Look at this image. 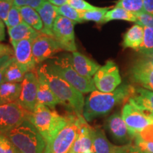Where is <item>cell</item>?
<instances>
[{"label": "cell", "mask_w": 153, "mask_h": 153, "mask_svg": "<svg viewBox=\"0 0 153 153\" xmlns=\"http://www.w3.org/2000/svg\"><path fill=\"white\" fill-rule=\"evenodd\" d=\"M135 91V87L126 84L120 85L112 92L94 91L86 99L82 115L87 122L105 116L118 104L123 101L128 100Z\"/></svg>", "instance_id": "6da1fadb"}, {"label": "cell", "mask_w": 153, "mask_h": 153, "mask_svg": "<svg viewBox=\"0 0 153 153\" xmlns=\"http://www.w3.org/2000/svg\"><path fill=\"white\" fill-rule=\"evenodd\" d=\"M36 73L47 82L61 104L68 107L76 115L83 114L85 102L83 94L55 73L48 63L40 66L36 70Z\"/></svg>", "instance_id": "7a4b0ae2"}, {"label": "cell", "mask_w": 153, "mask_h": 153, "mask_svg": "<svg viewBox=\"0 0 153 153\" xmlns=\"http://www.w3.org/2000/svg\"><path fill=\"white\" fill-rule=\"evenodd\" d=\"M68 119L69 114L61 116L55 109L39 103L28 117V120L35 126L46 145L52 142L68 123Z\"/></svg>", "instance_id": "3957f363"}, {"label": "cell", "mask_w": 153, "mask_h": 153, "mask_svg": "<svg viewBox=\"0 0 153 153\" xmlns=\"http://www.w3.org/2000/svg\"><path fill=\"white\" fill-rule=\"evenodd\" d=\"M20 153H43L45 140L28 120L4 133Z\"/></svg>", "instance_id": "277c9868"}, {"label": "cell", "mask_w": 153, "mask_h": 153, "mask_svg": "<svg viewBox=\"0 0 153 153\" xmlns=\"http://www.w3.org/2000/svg\"><path fill=\"white\" fill-rule=\"evenodd\" d=\"M85 120L83 115H76L73 112L69 114L68 123L52 142L45 145L43 153H70Z\"/></svg>", "instance_id": "5b68a950"}, {"label": "cell", "mask_w": 153, "mask_h": 153, "mask_svg": "<svg viewBox=\"0 0 153 153\" xmlns=\"http://www.w3.org/2000/svg\"><path fill=\"white\" fill-rule=\"evenodd\" d=\"M50 68L62 76L76 89L82 94H87L97 90L93 78H87L80 75L72 66L70 55L53 59L48 62Z\"/></svg>", "instance_id": "8992f818"}, {"label": "cell", "mask_w": 153, "mask_h": 153, "mask_svg": "<svg viewBox=\"0 0 153 153\" xmlns=\"http://www.w3.org/2000/svg\"><path fill=\"white\" fill-rule=\"evenodd\" d=\"M97 89L104 93H109L117 89L121 84L119 69L114 61H107L104 65L97 70L93 76Z\"/></svg>", "instance_id": "52a82bcc"}, {"label": "cell", "mask_w": 153, "mask_h": 153, "mask_svg": "<svg viewBox=\"0 0 153 153\" xmlns=\"http://www.w3.org/2000/svg\"><path fill=\"white\" fill-rule=\"evenodd\" d=\"M74 24L75 23L70 19L58 15L53 28V38L60 45V48L72 53L76 51Z\"/></svg>", "instance_id": "ba28073f"}, {"label": "cell", "mask_w": 153, "mask_h": 153, "mask_svg": "<svg viewBox=\"0 0 153 153\" xmlns=\"http://www.w3.org/2000/svg\"><path fill=\"white\" fill-rule=\"evenodd\" d=\"M30 114L17 101L0 105V133H7L28 120Z\"/></svg>", "instance_id": "9c48e42d"}, {"label": "cell", "mask_w": 153, "mask_h": 153, "mask_svg": "<svg viewBox=\"0 0 153 153\" xmlns=\"http://www.w3.org/2000/svg\"><path fill=\"white\" fill-rule=\"evenodd\" d=\"M19 104L25 110L33 112L38 103V79L35 72H27L22 83Z\"/></svg>", "instance_id": "30bf717a"}, {"label": "cell", "mask_w": 153, "mask_h": 153, "mask_svg": "<svg viewBox=\"0 0 153 153\" xmlns=\"http://www.w3.org/2000/svg\"><path fill=\"white\" fill-rule=\"evenodd\" d=\"M32 49L36 64L51 59L62 50L54 38L41 33L33 39Z\"/></svg>", "instance_id": "8fae6325"}, {"label": "cell", "mask_w": 153, "mask_h": 153, "mask_svg": "<svg viewBox=\"0 0 153 153\" xmlns=\"http://www.w3.org/2000/svg\"><path fill=\"white\" fill-rule=\"evenodd\" d=\"M134 83L153 91V64L150 60L141 59L135 61L129 72Z\"/></svg>", "instance_id": "7c38bea8"}, {"label": "cell", "mask_w": 153, "mask_h": 153, "mask_svg": "<svg viewBox=\"0 0 153 153\" xmlns=\"http://www.w3.org/2000/svg\"><path fill=\"white\" fill-rule=\"evenodd\" d=\"M121 116L134 137L141 130L152 123L148 116L129 102L124 105L122 108Z\"/></svg>", "instance_id": "4fadbf2b"}, {"label": "cell", "mask_w": 153, "mask_h": 153, "mask_svg": "<svg viewBox=\"0 0 153 153\" xmlns=\"http://www.w3.org/2000/svg\"><path fill=\"white\" fill-rule=\"evenodd\" d=\"M33 40L11 42L14 50V57L16 62L22 66L27 72H34L36 63L32 49Z\"/></svg>", "instance_id": "5bb4252c"}, {"label": "cell", "mask_w": 153, "mask_h": 153, "mask_svg": "<svg viewBox=\"0 0 153 153\" xmlns=\"http://www.w3.org/2000/svg\"><path fill=\"white\" fill-rule=\"evenodd\" d=\"M105 125L113 137L118 142L128 144L135 138L123 120L121 114L118 113L111 115L107 118Z\"/></svg>", "instance_id": "9a60e30c"}, {"label": "cell", "mask_w": 153, "mask_h": 153, "mask_svg": "<svg viewBox=\"0 0 153 153\" xmlns=\"http://www.w3.org/2000/svg\"><path fill=\"white\" fill-rule=\"evenodd\" d=\"M70 59L72 66L76 71L80 75L87 78H92L97 70L101 68L98 63L77 51L72 53Z\"/></svg>", "instance_id": "2e32d148"}, {"label": "cell", "mask_w": 153, "mask_h": 153, "mask_svg": "<svg viewBox=\"0 0 153 153\" xmlns=\"http://www.w3.org/2000/svg\"><path fill=\"white\" fill-rule=\"evenodd\" d=\"M93 128L85 120L70 153H93Z\"/></svg>", "instance_id": "e0dca14e"}, {"label": "cell", "mask_w": 153, "mask_h": 153, "mask_svg": "<svg viewBox=\"0 0 153 153\" xmlns=\"http://www.w3.org/2000/svg\"><path fill=\"white\" fill-rule=\"evenodd\" d=\"M128 102L147 116H153V91L143 87L135 88Z\"/></svg>", "instance_id": "ac0fdd59"}, {"label": "cell", "mask_w": 153, "mask_h": 153, "mask_svg": "<svg viewBox=\"0 0 153 153\" xmlns=\"http://www.w3.org/2000/svg\"><path fill=\"white\" fill-rule=\"evenodd\" d=\"M36 11L41 16L43 24V28L41 33L53 38V25L55 19L59 15L57 10V7L49 2L48 0H45L42 4L41 7Z\"/></svg>", "instance_id": "d6986e66"}, {"label": "cell", "mask_w": 153, "mask_h": 153, "mask_svg": "<svg viewBox=\"0 0 153 153\" xmlns=\"http://www.w3.org/2000/svg\"><path fill=\"white\" fill-rule=\"evenodd\" d=\"M93 153H115L118 146L113 145L101 128H93Z\"/></svg>", "instance_id": "ffe728a7"}, {"label": "cell", "mask_w": 153, "mask_h": 153, "mask_svg": "<svg viewBox=\"0 0 153 153\" xmlns=\"http://www.w3.org/2000/svg\"><path fill=\"white\" fill-rule=\"evenodd\" d=\"M37 76L38 79V103L45 105L52 109H55L57 104H61L60 101L53 93L47 82L38 74Z\"/></svg>", "instance_id": "44dd1931"}, {"label": "cell", "mask_w": 153, "mask_h": 153, "mask_svg": "<svg viewBox=\"0 0 153 153\" xmlns=\"http://www.w3.org/2000/svg\"><path fill=\"white\" fill-rule=\"evenodd\" d=\"M144 38V27L141 25L135 24L124 34L123 48H132L137 51L142 45Z\"/></svg>", "instance_id": "7402d4cb"}, {"label": "cell", "mask_w": 153, "mask_h": 153, "mask_svg": "<svg viewBox=\"0 0 153 153\" xmlns=\"http://www.w3.org/2000/svg\"><path fill=\"white\" fill-rule=\"evenodd\" d=\"M8 33L11 42L33 40L41 33L24 22L14 27L8 28Z\"/></svg>", "instance_id": "603a6c76"}, {"label": "cell", "mask_w": 153, "mask_h": 153, "mask_svg": "<svg viewBox=\"0 0 153 153\" xmlns=\"http://www.w3.org/2000/svg\"><path fill=\"white\" fill-rule=\"evenodd\" d=\"M21 83L3 82L0 85V105L16 102L20 96Z\"/></svg>", "instance_id": "cb8c5ba5"}, {"label": "cell", "mask_w": 153, "mask_h": 153, "mask_svg": "<svg viewBox=\"0 0 153 153\" xmlns=\"http://www.w3.org/2000/svg\"><path fill=\"white\" fill-rule=\"evenodd\" d=\"M19 10L24 22L41 33L43 28V24L38 11L28 6L19 7Z\"/></svg>", "instance_id": "d4e9b609"}, {"label": "cell", "mask_w": 153, "mask_h": 153, "mask_svg": "<svg viewBox=\"0 0 153 153\" xmlns=\"http://www.w3.org/2000/svg\"><path fill=\"white\" fill-rule=\"evenodd\" d=\"M27 73L26 70L21 66L14 58L7 67L6 70L4 82L22 83L25 75Z\"/></svg>", "instance_id": "484cf974"}, {"label": "cell", "mask_w": 153, "mask_h": 153, "mask_svg": "<svg viewBox=\"0 0 153 153\" xmlns=\"http://www.w3.org/2000/svg\"><path fill=\"white\" fill-rule=\"evenodd\" d=\"M113 20H123L126 22H137L136 14L120 7H115L114 9L107 11L104 16V23L109 22Z\"/></svg>", "instance_id": "4316f807"}, {"label": "cell", "mask_w": 153, "mask_h": 153, "mask_svg": "<svg viewBox=\"0 0 153 153\" xmlns=\"http://www.w3.org/2000/svg\"><path fill=\"white\" fill-rule=\"evenodd\" d=\"M108 10H110L109 7H99L95 10L83 11L79 12L80 18L83 22H94L99 24H104V16Z\"/></svg>", "instance_id": "83f0119b"}, {"label": "cell", "mask_w": 153, "mask_h": 153, "mask_svg": "<svg viewBox=\"0 0 153 153\" xmlns=\"http://www.w3.org/2000/svg\"><path fill=\"white\" fill-rule=\"evenodd\" d=\"M137 51L147 57H153V30L152 29L144 27L143 42Z\"/></svg>", "instance_id": "f1b7e54d"}, {"label": "cell", "mask_w": 153, "mask_h": 153, "mask_svg": "<svg viewBox=\"0 0 153 153\" xmlns=\"http://www.w3.org/2000/svg\"><path fill=\"white\" fill-rule=\"evenodd\" d=\"M57 10L59 15L63 16L68 18L74 23H82L83 21L82 20L79 16V12L68 4L57 7Z\"/></svg>", "instance_id": "f546056e"}, {"label": "cell", "mask_w": 153, "mask_h": 153, "mask_svg": "<svg viewBox=\"0 0 153 153\" xmlns=\"http://www.w3.org/2000/svg\"><path fill=\"white\" fill-rule=\"evenodd\" d=\"M116 7L137 14L143 11V0H118Z\"/></svg>", "instance_id": "4dcf8cb0"}, {"label": "cell", "mask_w": 153, "mask_h": 153, "mask_svg": "<svg viewBox=\"0 0 153 153\" xmlns=\"http://www.w3.org/2000/svg\"><path fill=\"white\" fill-rule=\"evenodd\" d=\"M23 22H24V19H23L22 14L19 10V7H16L15 4H13L4 23L5 25L7 26V28H10L14 27Z\"/></svg>", "instance_id": "1f68e13d"}, {"label": "cell", "mask_w": 153, "mask_h": 153, "mask_svg": "<svg viewBox=\"0 0 153 153\" xmlns=\"http://www.w3.org/2000/svg\"><path fill=\"white\" fill-rule=\"evenodd\" d=\"M0 153H20L5 134L0 133Z\"/></svg>", "instance_id": "d6a6232c"}, {"label": "cell", "mask_w": 153, "mask_h": 153, "mask_svg": "<svg viewBox=\"0 0 153 153\" xmlns=\"http://www.w3.org/2000/svg\"><path fill=\"white\" fill-rule=\"evenodd\" d=\"M67 4L76 9L78 11L95 10L99 8L88 3L85 0H68Z\"/></svg>", "instance_id": "836d02e7"}, {"label": "cell", "mask_w": 153, "mask_h": 153, "mask_svg": "<svg viewBox=\"0 0 153 153\" xmlns=\"http://www.w3.org/2000/svg\"><path fill=\"white\" fill-rule=\"evenodd\" d=\"M135 14L137 16V24L141 25L143 27H148L153 30V15L144 11H141Z\"/></svg>", "instance_id": "e575fe53"}, {"label": "cell", "mask_w": 153, "mask_h": 153, "mask_svg": "<svg viewBox=\"0 0 153 153\" xmlns=\"http://www.w3.org/2000/svg\"><path fill=\"white\" fill-rule=\"evenodd\" d=\"M135 138H138L148 142H153V124L147 126L135 135Z\"/></svg>", "instance_id": "d590c367"}, {"label": "cell", "mask_w": 153, "mask_h": 153, "mask_svg": "<svg viewBox=\"0 0 153 153\" xmlns=\"http://www.w3.org/2000/svg\"><path fill=\"white\" fill-rule=\"evenodd\" d=\"M13 4L14 0H0V19L4 23Z\"/></svg>", "instance_id": "8d00e7d4"}, {"label": "cell", "mask_w": 153, "mask_h": 153, "mask_svg": "<svg viewBox=\"0 0 153 153\" xmlns=\"http://www.w3.org/2000/svg\"><path fill=\"white\" fill-rule=\"evenodd\" d=\"M45 1V0H14V4L18 7L28 6L38 10Z\"/></svg>", "instance_id": "74e56055"}, {"label": "cell", "mask_w": 153, "mask_h": 153, "mask_svg": "<svg viewBox=\"0 0 153 153\" xmlns=\"http://www.w3.org/2000/svg\"><path fill=\"white\" fill-rule=\"evenodd\" d=\"M115 153H146L141 150L138 147L132 143H128L121 146H118Z\"/></svg>", "instance_id": "f35d334b"}, {"label": "cell", "mask_w": 153, "mask_h": 153, "mask_svg": "<svg viewBox=\"0 0 153 153\" xmlns=\"http://www.w3.org/2000/svg\"><path fill=\"white\" fill-rule=\"evenodd\" d=\"M135 145L146 153H153V142H148L138 138H134Z\"/></svg>", "instance_id": "ab89813d"}, {"label": "cell", "mask_w": 153, "mask_h": 153, "mask_svg": "<svg viewBox=\"0 0 153 153\" xmlns=\"http://www.w3.org/2000/svg\"><path fill=\"white\" fill-rule=\"evenodd\" d=\"M11 55L14 56V50H12L8 45L0 43V58L6 56Z\"/></svg>", "instance_id": "60d3db41"}, {"label": "cell", "mask_w": 153, "mask_h": 153, "mask_svg": "<svg viewBox=\"0 0 153 153\" xmlns=\"http://www.w3.org/2000/svg\"><path fill=\"white\" fill-rule=\"evenodd\" d=\"M143 11L153 15V0H143Z\"/></svg>", "instance_id": "b9f144b4"}, {"label": "cell", "mask_w": 153, "mask_h": 153, "mask_svg": "<svg viewBox=\"0 0 153 153\" xmlns=\"http://www.w3.org/2000/svg\"><path fill=\"white\" fill-rule=\"evenodd\" d=\"M14 57H11V59L7 61V62L4 63V64L0 68V85H1V84L4 82V75H5V72H6V70H7V67L10 63L11 62V61L14 60Z\"/></svg>", "instance_id": "7bdbcfd3"}, {"label": "cell", "mask_w": 153, "mask_h": 153, "mask_svg": "<svg viewBox=\"0 0 153 153\" xmlns=\"http://www.w3.org/2000/svg\"><path fill=\"white\" fill-rule=\"evenodd\" d=\"M5 40V26L4 22L0 19V42Z\"/></svg>", "instance_id": "ee69618b"}, {"label": "cell", "mask_w": 153, "mask_h": 153, "mask_svg": "<svg viewBox=\"0 0 153 153\" xmlns=\"http://www.w3.org/2000/svg\"><path fill=\"white\" fill-rule=\"evenodd\" d=\"M48 1L52 4L55 5V7H60V6L64 5L68 3V0H48Z\"/></svg>", "instance_id": "f6af8a7d"}, {"label": "cell", "mask_w": 153, "mask_h": 153, "mask_svg": "<svg viewBox=\"0 0 153 153\" xmlns=\"http://www.w3.org/2000/svg\"><path fill=\"white\" fill-rule=\"evenodd\" d=\"M11 57H13V56H11V55H6V56L0 58V68H1V67L2 66L4 63L7 62V61L10 60Z\"/></svg>", "instance_id": "bcb514c9"}, {"label": "cell", "mask_w": 153, "mask_h": 153, "mask_svg": "<svg viewBox=\"0 0 153 153\" xmlns=\"http://www.w3.org/2000/svg\"><path fill=\"white\" fill-rule=\"evenodd\" d=\"M148 117L150 118V119L151 120V121H152V123L153 124V116H152V115H149Z\"/></svg>", "instance_id": "7dc6e473"}, {"label": "cell", "mask_w": 153, "mask_h": 153, "mask_svg": "<svg viewBox=\"0 0 153 153\" xmlns=\"http://www.w3.org/2000/svg\"><path fill=\"white\" fill-rule=\"evenodd\" d=\"M151 62H152V64H153V57H151Z\"/></svg>", "instance_id": "c3c4849f"}]
</instances>
